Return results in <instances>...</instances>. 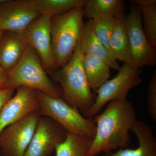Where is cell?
Listing matches in <instances>:
<instances>
[{"instance_id":"6da1fadb","label":"cell","mask_w":156,"mask_h":156,"mask_svg":"<svg viewBox=\"0 0 156 156\" xmlns=\"http://www.w3.org/2000/svg\"><path fill=\"white\" fill-rule=\"evenodd\" d=\"M92 119L96 132L87 156H98L130 145L129 132L136 121L135 108L131 101L126 99L110 101Z\"/></svg>"},{"instance_id":"7a4b0ae2","label":"cell","mask_w":156,"mask_h":156,"mask_svg":"<svg viewBox=\"0 0 156 156\" xmlns=\"http://www.w3.org/2000/svg\"><path fill=\"white\" fill-rule=\"evenodd\" d=\"M83 55L79 41L69 61L63 67L48 74L55 83L61 86L65 101L85 117L93 105L95 97L84 72Z\"/></svg>"},{"instance_id":"3957f363","label":"cell","mask_w":156,"mask_h":156,"mask_svg":"<svg viewBox=\"0 0 156 156\" xmlns=\"http://www.w3.org/2000/svg\"><path fill=\"white\" fill-rule=\"evenodd\" d=\"M84 7H81L51 17L50 34L52 53L58 69L64 66L73 56L80 41L84 24Z\"/></svg>"},{"instance_id":"277c9868","label":"cell","mask_w":156,"mask_h":156,"mask_svg":"<svg viewBox=\"0 0 156 156\" xmlns=\"http://www.w3.org/2000/svg\"><path fill=\"white\" fill-rule=\"evenodd\" d=\"M8 87H27L48 96L62 98L61 88L48 76L35 51L28 45L18 63L6 72Z\"/></svg>"},{"instance_id":"5b68a950","label":"cell","mask_w":156,"mask_h":156,"mask_svg":"<svg viewBox=\"0 0 156 156\" xmlns=\"http://www.w3.org/2000/svg\"><path fill=\"white\" fill-rule=\"evenodd\" d=\"M37 91L38 111L41 116L50 117L62 126L68 133L94 138L96 126L93 119L84 117L62 98L51 97Z\"/></svg>"},{"instance_id":"8992f818","label":"cell","mask_w":156,"mask_h":156,"mask_svg":"<svg viewBox=\"0 0 156 156\" xmlns=\"http://www.w3.org/2000/svg\"><path fill=\"white\" fill-rule=\"evenodd\" d=\"M118 70L114 77L107 81L95 91L97 96L85 117L92 119L107 103L112 101L126 99L128 91L142 83L139 68L124 63Z\"/></svg>"},{"instance_id":"52a82bcc","label":"cell","mask_w":156,"mask_h":156,"mask_svg":"<svg viewBox=\"0 0 156 156\" xmlns=\"http://www.w3.org/2000/svg\"><path fill=\"white\" fill-rule=\"evenodd\" d=\"M131 53V66L140 68L156 64L155 48L152 47L143 28L141 9L131 5L129 14L125 18Z\"/></svg>"},{"instance_id":"ba28073f","label":"cell","mask_w":156,"mask_h":156,"mask_svg":"<svg viewBox=\"0 0 156 156\" xmlns=\"http://www.w3.org/2000/svg\"><path fill=\"white\" fill-rule=\"evenodd\" d=\"M41 116L34 112L5 128L0 135L1 156H24Z\"/></svg>"},{"instance_id":"9c48e42d","label":"cell","mask_w":156,"mask_h":156,"mask_svg":"<svg viewBox=\"0 0 156 156\" xmlns=\"http://www.w3.org/2000/svg\"><path fill=\"white\" fill-rule=\"evenodd\" d=\"M68 132L50 117L41 116L24 156H50Z\"/></svg>"},{"instance_id":"30bf717a","label":"cell","mask_w":156,"mask_h":156,"mask_svg":"<svg viewBox=\"0 0 156 156\" xmlns=\"http://www.w3.org/2000/svg\"><path fill=\"white\" fill-rule=\"evenodd\" d=\"M41 14L34 0L8 1L0 5V30L24 32Z\"/></svg>"},{"instance_id":"8fae6325","label":"cell","mask_w":156,"mask_h":156,"mask_svg":"<svg viewBox=\"0 0 156 156\" xmlns=\"http://www.w3.org/2000/svg\"><path fill=\"white\" fill-rule=\"evenodd\" d=\"M52 16L48 13L41 14L24 31L29 45L35 51L48 73L58 69L53 59L51 45Z\"/></svg>"},{"instance_id":"7c38bea8","label":"cell","mask_w":156,"mask_h":156,"mask_svg":"<svg viewBox=\"0 0 156 156\" xmlns=\"http://www.w3.org/2000/svg\"><path fill=\"white\" fill-rule=\"evenodd\" d=\"M0 111V135L3 130L30 113L38 111L39 101L37 90L19 87Z\"/></svg>"},{"instance_id":"4fadbf2b","label":"cell","mask_w":156,"mask_h":156,"mask_svg":"<svg viewBox=\"0 0 156 156\" xmlns=\"http://www.w3.org/2000/svg\"><path fill=\"white\" fill-rule=\"evenodd\" d=\"M24 31H5L0 40V66L6 72L18 63L28 47Z\"/></svg>"},{"instance_id":"5bb4252c","label":"cell","mask_w":156,"mask_h":156,"mask_svg":"<svg viewBox=\"0 0 156 156\" xmlns=\"http://www.w3.org/2000/svg\"><path fill=\"white\" fill-rule=\"evenodd\" d=\"M131 131L138 139V147L120 149L101 156H156V140L151 127L142 121L136 120Z\"/></svg>"},{"instance_id":"9a60e30c","label":"cell","mask_w":156,"mask_h":156,"mask_svg":"<svg viewBox=\"0 0 156 156\" xmlns=\"http://www.w3.org/2000/svg\"><path fill=\"white\" fill-rule=\"evenodd\" d=\"M80 41L83 54L103 60L111 68L116 70L119 69V65L117 60L95 35L93 30L92 20H89L84 24Z\"/></svg>"},{"instance_id":"2e32d148","label":"cell","mask_w":156,"mask_h":156,"mask_svg":"<svg viewBox=\"0 0 156 156\" xmlns=\"http://www.w3.org/2000/svg\"><path fill=\"white\" fill-rule=\"evenodd\" d=\"M125 16L115 17L109 39L110 52L116 60L131 65L129 41L125 23Z\"/></svg>"},{"instance_id":"e0dca14e","label":"cell","mask_w":156,"mask_h":156,"mask_svg":"<svg viewBox=\"0 0 156 156\" xmlns=\"http://www.w3.org/2000/svg\"><path fill=\"white\" fill-rule=\"evenodd\" d=\"M83 64L88 83L94 92L98 89L110 76V68L103 60L84 54Z\"/></svg>"},{"instance_id":"ac0fdd59","label":"cell","mask_w":156,"mask_h":156,"mask_svg":"<svg viewBox=\"0 0 156 156\" xmlns=\"http://www.w3.org/2000/svg\"><path fill=\"white\" fill-rule=\"evenodd\" d=\"M84 10V16L89 20L101 17L125 16V4L121 0H88Z\"/></svg>"},{"instance_id":"d6986e66","label":"cell","mask_w":156,"mask_h":156,"mask_svg":"<svg viewBox=\"0 0 156 156\" xmlns=\"http://www.w3.org/2000/svg\"><path fill=\"white\" fill-rule=\"evenodd\" d=\"M92 138L68 133L56 147V156H87Z\"/></svg>"},{"instance_id":"ffe728a7","label":"cell","mask_w":156,"mask_h":156,"mask_svg":"<svg viewBox=\"0 0 156 156\" xmlns=\"http://www.w3.org/2000/svg\"><path fill=\"white\" fill-rule=\"evenodd\" d=\"M87 0H34L41 14L61 15L73 9L84 7Z\"/></svg>"},{"instance_id":"44dd1931","label":"cell","mask_w":156,"mask_h":156,"mask_svg":"<svg viewBox=\"0 0 156 156\" xmlns=\"http://www.w3.org/2000/svg\"><path fill=\"white\" fill-rule=\"evenodd\" d=\"M141 9L143 28L152 47H156V5Z\"/></svg>"},{"instance_id":"7402d4cb","label":"cell","mask_w":156,"mask_h":156,"mask_svg":"<svg viewBox=\"0 0 156 156\" xmlns=\"http://www.w3.org/2000/svg\"><path fill=\"white\" fill-rule=\"evenodd\" d=\"M92 20L95 35L101 43L110 51L109 42L114 26L115 17H101L94 18Z\"/></svg>"},{"instance_id":"603a6c76","label":"cell","mask_w":156,"mask_h":156,"mask_svg":"<svg viewBox=\"0 0 156 156\" xmlns=\"http://www.w3.org/2000/svg\"><path fill=\"white\" fill-rule=\"evenodd\" d=\"M147 111L154 121H156V71L151 78L147 95Z\"/></svg>"},{"instance_id":"cb8c5ba5","label":"cell","mask_w":156,"mask_h":156,"mask_svg":"<svg viewBox=\"0 0 156 156\" xmlns=\"http://www.w3.org/2000/svg\"><path fill=\"white\" fill-rule=\"evenodd\" d=\"M15 89L8 87L0 91V111L4 105L13 96Z\"/></svg>"},{"instance_id":"d4e9b609","label":"cell","mask_w":156,"mask_h":156,"mask_svg":"<svg viewBox=\"0 0 156 156\" xmlns=\"http://www.w3.org/2000/svg\"><path fill=\"white\" fill-rule=\"evenodd\" d=\"M8 88L6 72L0 66V91Z\"/></svg>"},{"instance_id":"484cf974","label":"cell","mask_w":156,"mask_h":156,"mask_svg":"<svg viewBox=\"0 0 156 156\" xmlns=\"http://www.w3.org/2000/svg\"><path fill=\"white\" fill-rule=\"evenodd\" d=\"M134 2L140 8L156 5V0H136Z\"/></svg>"},{"instance_id":"4316f807","label":"cell","mask_w":156,"mask_h":156,"mask_svg":"<svg viewBox=\"0 0 156 156\" xmlns=\"http://www.w3.org/2000/svg\"><path fill=\"white\" fill-rule=\"evenodd\" d=\"M4 32H5L4 31L0 30V40H1V38L2 37Z\"/></svg>"}]
</instances>
